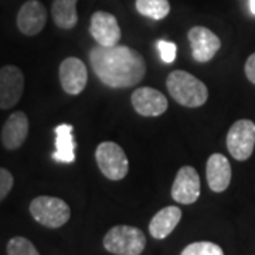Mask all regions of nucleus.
Listing matches in <instances>:
<instances>
[{"instance_id":"nucleus-1","label":"nucleus","mask_w":255,"mask_h":255,"mask_svg":"<svg viewBox=\"0 0 255 255\" xmlns=\"http://www.w3.org/2000/svg\"><path fill=\"white\" fill-rule=\"evenodd\" d=\"M92 71L110 88H130L143 80L146 63L136 50L128 46H97L90 51Z\"/></svg>"},{"instance_id":"nucleus-2","label":"nucleus","mask_w":255,"mask_h":255,"mask_svg":"<svg viewBox=\"0 0 255 255\" xmlns=\"http://www.w3.org/2000/svg\"><path fill=\"white\" fill-rule=\"evenodd\" d=\"M166 87L170 97L186 108H199L209 100L206 84L183 70H174L169 74Z\"/></svg>"},{"instance_id":"nucleus-3","label":"nucleus","mask_w":255,"mask_h":255,"mask_svg":"<svg viewBox=\"0 0 255 255\" xmlns=\"http://www.w3.org/2000/svg\"><path fill=\"white\" fill-rule=\"evenodd\" d=\"M104 247L115 255H140L146 247V237L137 227L115 226L105 234Z\"/></svg>"},{"instance_id":"nucleus-4","label":"nucleus","mask_w":255,"mask_h":255,"mask_svg":"<svg viewBox=\"0 0 255 255\" xmlns=\"http://www.w3.org/2000/svg\"><path fill=\"white\" fill-rule=\"evenodd\" d=\"M30 214L47 228H60L71 217L70 206L58 197L38 196L30 203Z\"/></svg>"},{"instance_id":"nucleus-5","label":"nucleus","mask_w":255,"mask_h":255,"mask_svg":"<svg viewBox=\"0 0 255 255\" xmlns=\"http://www.w3.org/2000/svg\"><path fill=\"white\" fill-rule=\"evenodd\" d=\"M95 160L101 173L107 179L118 182L127 177L129 172V162L124 149L115 142H102L97 146Z\"/></svg>"},{"instance_id":"nucleus-6","label":"nucleus","mask_w":255,"mask_h":255,"mask_svg":"<svg viewBox=\"0 0 255 255\" xmlns=\"http://www.w3.org/2000/svg\"><path fill=\"white\" fill-rule=\"evenodd\" d=\"M230 155L238 162L250 159L255 147V124L250 119H240L230 128L227 133Z\"/></svg>"},{"instance_id":"nucleus-7","label":"nucleus","mask_w":255,"mask_h":255,"mask_svg":"<svg viewBox=\"0 0 255 255\" xmlns=\"http://www.w3.org/2000/svg\"><path fill=\"white\" fill-rule=\"evenodd\" d=\"M24 91V75L16 65L0 68V110L13 108Z\"/></svg>"},{"instance_id":"nucleus-8","label":"nucleus","mask_w":255,"mask_h":255,"mask_svg":"<svg viewBox=\"0 0 255 255\" xmlns=\"http://www.w3.org/2000/svg\"><path fill=\"white\" fill-rule=\"evenodd\" d=\"M200 197V176L191 166H183L172 186V199L180 204H193Z\"/></svg>"},{"instance_id":"nucleus-9","label":"nucleus","mask_w":255,"mask_h":255,"mask_svg":"<svg viewBox=\"0 0 255 255\" xmlns=\"http://www.w3.org/2000/svg\"><path fill=\"white\" fill-rule=\"evenodd\" d=\"M193 58L199 63H209L219 53L221 41L210 28L203 26L191 27L187 33Z\"/></svg>"},{"instance_id":"nucleus-10","label":"nucleus","mask_w":255,"mask_h":255,"mask_svg":"<svg viewBox=\"0 0 255 255\" xmlns=\"http://www.w3.org/2000/svg\"><path fill=\"white\" fill-rule=\"evenodd\" d=\"M60 82L61 87L70 95L81 94L88 82V71L87 65L77 57H67L60 64Z\"/></svg>"},{"instance_id":"nucleus-11","label":"nucleus","mask_w":255,"mask_h":255,"mask_svg":"<svg viewBox=\"0 0 255 255\" xmlns=\"http://www.w3.org/2000/svg\"><path fill=\"white\" fill-rule=\"evenodd\" d=\"M90 33L98 46L112 47L117 46L121 40V27L117 17L108 11H95L91 17Z\"/></svg>"},{"instance_id":"nucleus-12","label":"nucleus","mask_w":255,"mask_h":255,"mask_svg":"<svg viewBox=\"0 0 255 255\" xmlns=\"http://www.w3.org/2000/svg\"><path fill=\"white\" fill-rule=\"evenodd\" d=\"M133 110L142 117H159L167 110V100L163 94L149 87H140L130 97Z\"/></svg>"},{"instance_id":"nucleus-13","label":"nucleus","mask_w":255,"mask_h":255,"mask_svg":"<svg viewBox=\"0 0 255 255\" xmlns=\"http://www.w3.org/2000/svg\"><path fill=\"white\" fill-rule=\"evenodd\" d=\"M47 21V10L43 3L38 0H28L17 14V27L26 36H36L38 34Z\"/></svg>"},{"instance_id":"nucleus-14","label":"nucleus","mask_w":255,"mask_h":255,"mask_svg":"<svg viewBox=\"0 0 255 255\" xmlns=\"http://www.w3.org/2000/svg\"><path fill=\"white\" fill-rule=\"evenodd\" d=\"M28 135V118L21 111L13 112L1 129V143L7 150H16L26 142Z\"/></svg>"},{"instance_id":"nucleus-15","label":"nucleus","mask_w":255,"mask_h":255,"mask_svg":"<svg viewBox=\"0 0 255 255\" xmlns=\"http://www.w3.org/2000/svg\"><path fill=\"white\" fill-rule=\"evenodd\" d=\"M206 176L209 187L216 193L226 191L231 183V164L221 153H213L207 160Z\"/></svg>"},{"instance_id":"nucleus-16","label":"nucleus","mask_w":255,"mask_h":255,"mask_svg":"<svg viewBox=\"0 0 255 255\" xmlns=\"http://www.w3.org/2000/svg\"><path fill=\"white\" fill-rule=\"evenodd\" d=\"M182 220V210L177 206H167L157 211L149 223V233L155 240L169 237Z\"/></svg>"},{"instance_id":"nucleus-17","label":"nucleus","mask_w":255,"mask_h":255,"mask_svg":"<svg viewBox=\"0 0 255 255\" xmlns=\"http://www.w3.org/2000/svg\"><path fill=\"white\" fill-rule=\"evenodd\" d=\"M53 159L60 163H73L75 160V140L73 125L61 124L55 128V152Z\"/></svg>"},{"instance_id":"nucleus-18","label":"nucleus","mask_w":255,"mask_h":255,"mask_svg":"<svg viewBox=\"0 0 255 255\" xmlns=\"http://www.w3.org/2000/svg\"><path fill=\"white\" fill-rule=\"evenodd\" d=\"M77 1L78 0H54L53 1L51 16L58 27L64 30H71L77 26L78 23Z\"/></svg>"},{"instance_id":"nucleus-19","label":"nucleus","mask_w":255,"mask_h":255,"mask_svg":"<svg viewBox=\"0 0 255 255\" xmlns=\"http://www.w3.org/2000/svg\"><path fill=\"white\" fill-rule=\"evenodd\" d=\"M135 6L142 16L153 20H162L170 11L169 0H136Z\"/></svg>"},{"instance_id":"nucleus-20","label":"nucleus","mask_w":255,"mask_h":255,"mask_svg":"<svg viewBox=\"0 0 255 255\" xmlns=\"http://www.w3.org/2000/svg\"><path fill=\"white\" fill-rule=\"evenodd\" d=\"M180 255H224L223 248L210 241L191 243L182 251Z\"/></svg>"},{"instance_id":"nucleus-21","label":"nucleus","mask_w":255,"mask_h":255,"mask_svg":"<svg viewBox=\"0 0 255 255\" xmlns=\"http://www.w3.org/2000/svg\"><path fill=\"white\" fill-rule=\"evenodd\" d=\"M7 255H40L34 244L24 237H13L7 243Z\"/></svg>"},{"instance_id":"nucleus-22","label":"nucleus","mask_w":255,"mask_h":255,"mask_svg":"<svg viewBox=\"0 0 255 255\" xmlns=\"http://www.w3.org/2000/svg\"><path fill=\"white\" fill-rule=\"evenodd\" d=\"M157 50L162 61L166 64H172L176 60L177 54V47L172 41H166V40H159L157 41Z\"/></svg>"},{"instance_id":"nucleus-23","label":"nucleus","mask_w":255,"mask_h":255,"mask_svg":"<svg viewBox=\"0 0 255 255\" xmlns=\"http://www.w3.org/2000/svg\"><path fill=\"white\" fill-rule=\"evenodd\" d=\"M13 183L14 180L9 170L4 167H0V201H3L7 197L10 190L13 189Z\"/></svg>"},{"instance_id":"nucleus-24","label":"nucleus","mask_w":255,"mask_h":255,"mask_svg":"<svg viewBox=\"0 0 255 255\" xmlns=\"http://www.w3.org/2000/svg\"><path fill=\"white\" fill-rule=\"evenodd\" d=\"M246 75L250 81L255 84V53L250 55L246 61Z\"/></svg>"},{"instance_id":"nucleus-25","label":"nucleus","mask_w":255,"mask_h":255,"mask_svg":"<svg viewBox=\"0 0 255 255\" xmlns=\"http://www.w3.org/2000/svg\"><path fill=\"white\" fill-rule=\"evenodd\" d=\"M250 10L253 14H255V0H250Z\"/></svg>"}]
</instances>
